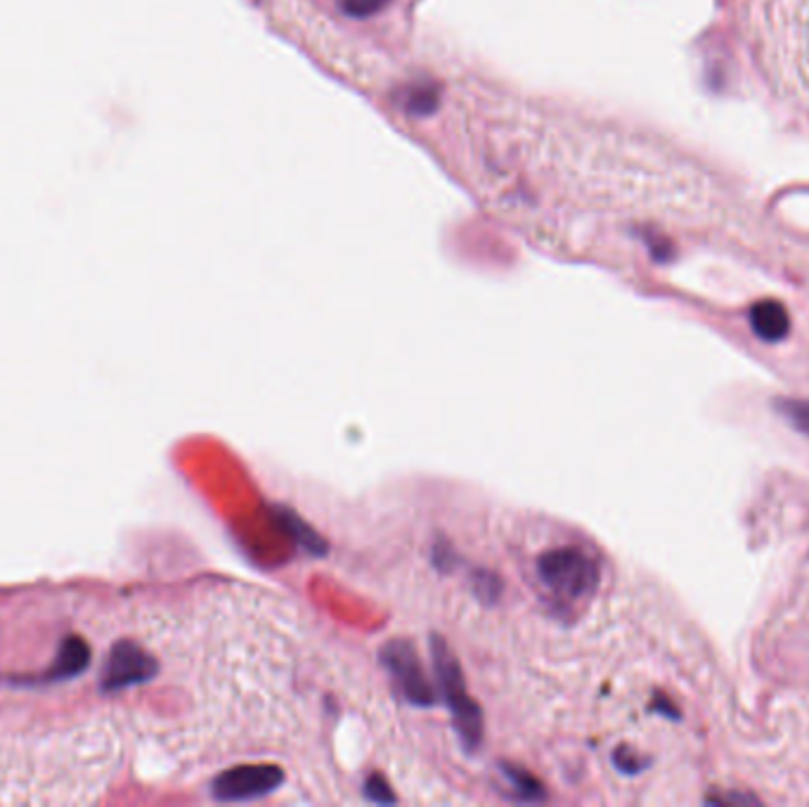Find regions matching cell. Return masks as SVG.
<instances>
[{"label":"cell","mask_w":809,"mask_h":807,"mask_svg":"<svg viewBox=\"0 0 809 807\" xmlns=\"http://www.w3.org/2000/svg\"><path fill=\"white\" fill-rule=\"evenodd\" d=\"M123 599L96 587L0 604V805L100 803L131 763L135 704L164 661Z\"/></svg>","instance_id":"6da1fadb"},{"label":"cell","mask_w":809,"mask_h":807,"mask_svg":"<svg viewBox=\"0 0 809 807\" xmlns=\"http://www.w3.org/2000/svg\"><path fill=\"white\" fill-rule=\"evenodd\" d=\"M431 654L435 675H439L443 687L445 704L450 712H453L459 739L466 751H476L480 741H484V716H480V708L469 696V689H466L459 663L450 646L443 642V638H431Z\"/></svg>","instance_id":"7a4b0ae2"},{"label":"cell","mask_w":809,"mask_h":807,"mask_svg":"<svg viewBox=\"0 0 809 807\" xmlns=\"http://www.w3.org/2000/svg\"><path fill=\"white\" fill-rule=\"evenodd\" d=\"M538 576L556 599L580 601L595 593L599 568L578 548H556L538 559Z\"/></svg>","instance_id":"3957f363"},{"label":"cell","mask_w":809,"mask_h":807,"mask_svg":"<svg viewBox=\"0 0 809 807\" xmlns=\"http://www.w3.org/2000/svg\"><path fill=\"white\" fill-rule=\"evenodd\" d=\"M381 663L391 673L396 687L412 706H433V689L424 675L414 646L408 640H391L381 649Z\"/></svg>","instance_id":"277c9868"},{"label":"cell","mask_w":809,"mask_h":807,"mask_svg":"<svg viewBox=\"0 0 809 807\" xmlns=\"http://www.w3.org/2000/svg\"><path fill=\"white\" fill-rule=\"evenodd\" d=\"M285 782V774L273 765H242L218 774L211 794L223 803H242L273 794Z\"/></svg>","instance_id":"5b68a950"},{"label":"cell","mask_w":809,"mask_h":807,"mask_svg":"<svg viewBox=\"0 0 809 807\" xmlns=\"http://www.w3.org/2000/svg\"><path fill=\"white\" fill-rule=\"evenodd\" d=\"M751 324H753V332L765 341H782L790 330L786 308L776 301L757 303L751 310Z\"/></svg>","instance_id":"8992f818"},{"label":"cell","mask_w":809,"mask_h":807,"mask_svg":"<svg viewBox=\"0 0 809 807\" xmlns=\"http://www.w3.org/2000/svg\"><path fill=\"white\" fill-rule=\"evenodd\" d=\"M273 511H275V517H277V523L282 526V529H285L293 540H297V545H301L306 552L315 554V556H324V554H326L324 540H322L313 529H308V526H306L297 515H293L291 509L275 507Z\"/></svg>","instance_id":"52a82bcc"},{"label":"cell","mask_w":809,"mask_h":807,"mask_svg":"<svg viewBox=\"0 0 809 807\" xmlns=\"http://www.w3.org/2000/svg\"><path fill=\"white\" fill-rule=\"evenodd\" d=\"M502 770H505V777L511 782L513 791H517V796L521 800H542L544 798L542 784L535 777H531L525 770L517 765H509V763H505Z\"/></svg>","instance_id":"ba28073f"},{"label":"cell","mask_w":809,"mask_h":807,"mask_svg":"<svg viewBox=\"0 0 809 807\" xmlns=\"http://www.w3.org/2000/svg\"><path fill=\"white\" fill-rule=\"evenodd\" d=\"M474 589H476V595H478V599H484V601H488V604H492L497 597H500V593H502V585H500V581H497L495 576H492V573H488V571H478L476 573V576H474Z\"/></svg>","instance_id":"9c48e42d"},{"label":"cell","mask_w":809,"mask_h":807,"mask_svg":"<svg viewBox=\"0 0 809 807\" xmlns=\"http://www.w3.org/2000/svg\"><path fill=\"white\" fill-rule=\"evenodd\" d=\"M365 796L372 800V803H396V796L391 786H388L379 774H372V777L365 782Z\"/></svg>","instance_id":"30bf717a"},{"label":"cell","mask_w":809,"mask_h":807,"mask_svg":"<svg viewBox=\"0 0 809 807\" xmlns=\"http://www.w3.org/2000/svg\"><path fill=\"white\" fill-rule=\"evenodd\" d=\"M790 422H796L800 429L809 431V402H788V410H784Z\"/></svg>","instance_id":"8fae6325"},{"label":"cell","mask_w":809,"mask_h":807,"mask_svg":"<svg viewBox=\"0 0 809 807\" xmlns=\"http://www.w3.org/2000/svg\"><path fill=\"white\" fill-rule=\"evenodd\" d=\"M384 0H348V10L355 14H367L372 10H377Z\"/></svg>","instance_id":"7c38bea8"}]
</instances>
